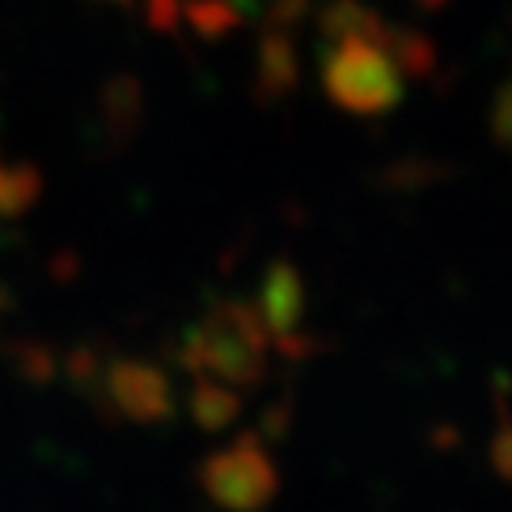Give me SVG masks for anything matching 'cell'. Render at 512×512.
Returning <instances> with one entry per match:
<instances>
[{"label":"cell","instance_id":"obj_3","mask_svg":"<svg viewBox=\"0 0 512 512\" xmlns=\"http://www.w3.org/2000/svg\"><path fill=\"white\" fill-rule=\"evenodd\" d=\"M110 395L126 414L141 421L164 418L171 410V384L160 368L137 365V361H118L110 368Z\"/></svg>","mask_w":512,"mask_h":512},{"label":"cell","instance_id":"obj_4","mask_svg":"<svg viewBox=\"0 0 512 512\" xmlns=\"http://www.w3.org/2000/svg\"><path fill=\"white\" fill-rule=\"evenodd\" d=\"M255 311L262 315L266 330H274L277 338L296 330L300 315H304V285H300V274L289 262H277L274 270L266 274Z\"/></svg>","mask_w":512,"mask_h":512},{"label":"cell","instance_id":"obj_2","mask_svg":"<svg viewBox=\"0 0 512 512\" xmlns=\"http://www.w3.org/2000/svg\"><path fill=\"white\" fill-rule=\"evenodd\" d=\"M323 88L349 114H384L403 99V69L384 42L342 35L323 54Z\"/></svg>","mask_w":512,"mask_h":512},{"label":"cell","instance_id":"obj_6","mask_svg":"<svg viewBox=\"0 0 512 512\" xmlns=\"http://www.w3.org/2000/svg\"><path fill=\"white\" fill-rule=\"evenodd\" d=\"M494 129H497V137H501L505 145H512V88H505V95L497 99Z\"/></svg>","mask_w":512,"mask_h":512},{"label":"cell","instance_id":"obj_1","mask_svg":"<svg viewBox=\"0 0 512 512\" xmlns=\"http://www.w3.org/2000/svg\"><path fill=\"white\" fill-rule=\"evenodd\" d=\"M266 323L255 308L247 304H220L209 311L198 327L186 334L183 365L194 376H209V380H232V384H251L262 372V357H266Z\"/></svg>","mask_w":512,"mask_h":512},{"label":"cell","instance_id":"obj_5","mask_svg":"<svg viewBox=\"0 0 512 512\" xmlns=\"http://www.w3.org/2000/svg\"><path fill=\"white\" fill-rule=\"evenodd\" d=\"M202 384L194 387V414L205 425H224L228 418H236V395L224 384H213L209 376H198Z\"/></svg>","mask_w":512,"mask_h":512}]
</instances>
